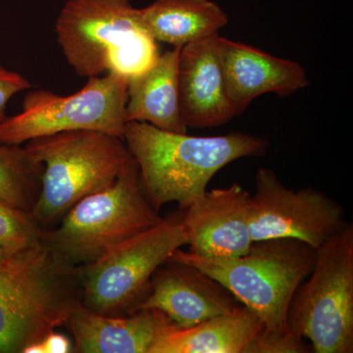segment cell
<instances>
[{
	"label": "cell",
	"mask_w": 353,
	"mask_h": 353,
	"mask_svg": "<svg viewBox=\"0 0 353 353\" xmlns=\"http://www.w3.org/2000/svg\"><path fill=\"white\" fill-rule=\"evenodd\" d=\"M123 141L138 165L143 194L158 212L171 202L185 210L205 194L221 169L241 158L262 157L269 148L266 139L245 132L194 137L137 121L127 123Z\"/></svg>",
	"instance_id": "6da1fadb"
},
{
	"label": "cell",
	"mask_w": 353,
	"mask_h": 353,
	"mask_svg": "<svg viewBox=\"0 0 353 353\" xmlns=\"http://www.w3.org/2000/svg\"><path fill=\"white\" fill-rule=\"evenodd\" d=\"M79 276L43 241L0 263V353H22L66 324L81 303Z\"/></svg>",
	"instance_id": "7a4b0ae2"
},
{
	"label": "cell",
	"mask_w": 353,
	"mask_h": 353,
	"mask_svg": "<svg viewBox=\"0 0 353 353\" xmlns=\"http://www.w3.org/2000/svg\"><path fill=\"white\" fill-rule=\"evenodd\" d=\"M55 32L65 59L82 78L114 73L129 82L160 55L130 0H68Z\"/></svg>",
	"instance_id": "3957f363"
},
{
	"label": "cell",
	"mask_w": 353,
	"mask_h": 353,
	"mask_svg": "<svg viewBox=\"0 0 353 353\" xmlns=\"http://www.w3.org/2000/svg\"><path fill=\"white\" fill-rule=\"evenodd\" d=\"M315 257L316 250L307 243L279 238L254 241L241 256H201L178 248L168 260L201 269L259 318L261 333L280 334L290 333V301L312 271Z\"/></svg>",
	"instance_id": "277c9868"
},
{
	"label": "cell",
	"mask_w": 353,
	"mask_h": 353,
	"mask_svg": "<svg viewBox=\"0 0 353 353\" xmlns=\"http://www.w3.org/2000/svg\"><path fill=\"white\" fill-rule=\"evenodd\" d=\"M25 148L43 166L41 190L31 211L39 226L110 185L132 158L122 139L97 131L59 132L32 139Z\"/></svg>",
	"instance_id": "5b68a950"
},
{
	"label": "cell",
	"mask_w": 353,
	"mask_h": 353,
	"mask_svg": "<svg viewBox=\"0 0 353 353\" xmlns=\"http://www.w3.org/2000/svg\"><path fill=\"white\" fill-rule=\"evenodd\" d=\"M162 219L143 194L132 157L110 185L77 202L57 229L41 232V240L69 264L87 265Z\"/></svg>",
	"instance_id": "8992f818"
},
{
	"label": "cell",
	"mask_w": 353,
	"mask_h": 353,
	"mask_svg": "<svg viewBox=\"0 0 353 353\" xmlns=\"http://www.w3.org/2000/svg\"><path fill=\"white\" fill-rule=\"evenodd\" d=\"M290 333L312 352H353V225L316 250L314 266L288 311Z\"/></svg>",
	"instance_id": "52a82bcc"
},
{
	"label": "cell",
	"mask_w": 353,
	"mask_h": 353,
	"mask_svg": "<svg viewBox=\"0 0 353 353\" xmlns=\"http://www.w3.org/2000/svg\"><path fill=\"white\" fill-rule=\"evenodd\" d=\"M126 79L117 74L88 78L74 94L36 90L22 111L0 123V143L21 145L32 139L72 131L106 132L123 139L126 128Z\"/></svg>",
	"instance_id": "ba28073f"
},
{
	"label": "cell",
	"mask_w": 353,
	"mask_h": 353,
	"mask_svg": "<svg viewBox=\"0 0 353 353\" xmlns=\"http://www.w3.org/2000/svg\"><path fill=\"white\" fill-rule=\"evenodd\" d=\"M183 213L167 216L85 265L79 274L83 305L103 315L130 310L143 296L155 271L176 250L187 245Z\"/></svg>",
	"instance_id": "9c48e42d"
},
{
	"label": "cell",
	"mask_w": 353,
	"mask_h": 353,
	"mask_svg": "<svg viewBox=\"0 0 353 353\" xmlns=\"http://www.w3.org/2000/svg\"><path fill=\"white\" fill-rule=\"evenodd\" d=\"M254 185L250 224L253 243L290 238L317 250L350 224L338 201L313 188L289 189L270 168L256 172Z\"/></svg>",
	"instance_id": "30bf717a"
},
{
	"label": "cell",
	"mask_w": 353,
	"mask_h": 353,
	"mask_svg": "<svg viewBox=\"0 0 353 353\" xmlns=\"http://www.w3.org/2000/svg\"><path fill=\"white\" fill-rule=\"evenodd\" d=\"M165 264L153 274L130 313L160 311L176 327L190 328L241 305L229 290L201 269L170 260Z\"/></svg>",
	"instance_id": "8fae6325"
},
{
	"label": "cell",
	"mask_w": 353,
	"mask_h": 353,
	"mask_svg": "<svg viewBox=\"0 0 353 353\" xmlns=\"http://www.w3.org/2000/svg\"><path fill=\"white\" fill-rule=\"evenodd\" d=\"M189 252L206 257L245 254L250 236L252 194L238 183L206 190L183 210Z\"/></svg>",
	"instance_id": "7c38bea8"
},
{
	"label": "cell",
	"mask_w": 353,
	"mask_h": 353,
	"mask_svg": "<svg viewBox=\"0 0 353 353\" xmlns=\"http://www.w3.org/2000/svg\"><path fill=\"white\" fill-rule=\"evenodd\" d=\"M219 37L214 34L181 48L179 94L187 128L218 127L240 115L227 94Z\"/></svg>",
	"instance_id": "4fadbf2b"
},
{
	"label": "cell",
	"mask_w": 353,
	"mask_h": 353,
	"mask_svg": "<svg viewBox=\"0 0 353 353\" xmlns=\"http://www.w3.org/2000/svg\"><path fill=\"white\" fill-rule=\"evenodd\" d=\"M219 54L227 94L239 114L260 95L289 97L309 85L301 64L248 44L219 37Z\"/></svg>",
	"instance_id": "5bb4252c"
},
{
	"label": "cell",
	"mask_w": 353,
	"mask_h": 353,
	"mask_svg": "<svg viewBox=\"0 0 353 353\" xmlns=\"http://www.w3.org/2000/svg\"><path fill=\"white\" fill-rule=\"evenodd\" d=\"M171 320L157 310H141L127 317H112L77 304L66 324L73 334V352L150 353L161 330Z\"/></svg>",
	"instance_id": "9a60e30c"
},
{
	"label": "cell",
	"mask_w": 353,
	"mask_h": 353,
	"mask_svg": "<svg viewBox=\"0 0 353 353\" xmlns=\"http://www.w3.org/2000/svg\"><path fill=\"white\" fill-rule=\"evenodd\" d=\"M263 330L259 317L239 305L190 328L169 323L153 343L150 353H248Z\"/></svg>",
	"instance_id": "2e32d148"
},
{
	"label": "cell",
	"mask_w": 353,
	"mask_h": 353,
	"mask_svg": "<svg viewBox=\"0 0 353 353\" xmlns=\"http://www.w3.org/2000/svg\"><path fill=\"white\" fill-rule=\"evenodd\" d=\"M181 48L160 54L148 71L128 82L127 123L145 122L163 131L187 132L179 94Z\"/></svg>",
	"instance_id": "e0dca14e"
},
{
	"label": "cell",
	"mask_w": 353,
	"mask_h": 353,
	"mask_svg": "<svg viewBox=\"0 0 353 353\" xmlns=\"http://www.w3.org/2000/svg\"><path fill=\"white\" fill-rule=\"evenodd\" d=\"M139 17L157 43L173 48L214 36L229 21L225 11L211 0H155L139 9Z\"/></svg>",
	"instance_id": "ac0fdd59"
},
{
	"label": "cell",
	"mask_w": 353,
	"mask_h": 353,
	"mask_svg": "<svg viewBox=\"0 0 353 353\" xmlns=\"http://www.w3.org/2000/svg\"><path fill=\"white\" fill-rule=\"evenodd\" d=\"M43 166L27 148L0 143V199L31 213L41 190Z\"/></svg>",
	"instance_id": "d6986e66"
},
{
	"label": "cell",
	"mask_w": 353,
	"mask_h": 353,
	"mask_svg": "<svg viewBox=\"0 0 353 353\" xmlns=\"http://www.w3.org/2000/svg\"><path fill=\"white\" fill-rule=\"evenodd\" d=\"M41 226L31 213L0 199V248L15 253L41 241Z\"/></svg>",
	"instance_id": "ffe728a7"
},
{
	"label": "cell",
	"mask_w": 353,
	"mask_h": 353,
	"mask_svg": "<svg viewBox=\"0 0 353 353\" xmlns=\"http://www.w3.org/2000/svg\"><path fill=\"white\" fill-rule=\"evenodd\" d=\"M311 345L292 333L266 334L260 333L252 341L248 353H306Z\"/></svg>",
	"instance_id": "44dd1931"
},
{
	"label": "cell",
	"mask_w": 353,
	"mask_h": 353,
	"mask_svg": "<svg viewBox=\"0 0 353 353\" xmlns=\"http://www.w3.org/2000/svg\"><path fill=\"white\" fill-rule=\"evenodd\" d=\"M31 88L24 77L8 70H0V123L7 117L6 110L8 101L18 92Z\"/></svg>",
	"instance_id": "7402d4cb"
},
{
	"label": "cell",
	"mask_w": 353,
	"mask_h": 353,
	"mask_svg": "<svg viewBox=\"0 0 353 353\" xmlns=\"http://www.w3.org/2000/svg\"><path fill=\"white\" fill-rule=\"evenodd\" d=\"M43 353H69L73 352V345L66 336L52 331L41 341Z\"/></svg>",
	"instance_id": "603a6c76"
},
{
	"label": "cell",
	"mask_w": 353,
	"mask_h": 353,
	"mask_svg": "<svg viewBox=\"0 0 353 353\" xmlns=\"http://www.w3.org/2000/svg\"><path fill=\"white\" fill-rule=\"evenodd\" d=\"M11 254H13V253L8 252L7 250H3V248H0V263L6 259H8Z\"/></svg>",
	"instance_id": "cb8c5ba5"
},
{
	"label": "cell",
	"mask_w": 353,
	"mask_h": 353,
	"mask_svg": "<svg viewBox=\"0 0 353 353\" xmlns=\"http://www.w3.org/2000/svg\"><path fill=\"white\" fill-rule=\"evenodd\" d=\"M3 67L1 66V65H0V70H3Z\"/></svg>",
	"instance_id": "d4e9b609"
}]
</instances>
